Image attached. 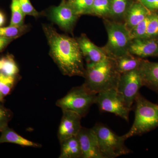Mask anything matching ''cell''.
Segmentation results:
<instances>
[{
    "label": "cell",
    "instance_id": "obj_1",
    "mask_svg": "<svg viewBox=\"0 0 158 158\" xmlns=\"http://www.w3.org/2000/svg\"><path fill=\"white\" fill-rule=\"evenodd\" d=\"M50 55L64 75L85 77L83 54L76 40L59 34L50 26H44Z\"/></svg>",
    "mask_w": 158,
    "mask_h": 158
},
{
    "label": "cell",
    "instance_id": "obj_2",
    "mask_svg": "<svg viewBox=\"0 0 158 158\" xmlns=\"http://www.w3.org/2000/svg\"><path fill=\"white\" fill-rule=\"evenodd\" d=\"M113 58L95 63L87 64L83 86L88 91L97 94L117 88L120 76Z\"/></svg>",
    "mask_w": 158,
    "mask_h": 158
},
{
    "label": "cell",
    "instance_id": "obj_3",
    "mask_svg": "<svg viewBox=\"0 0 158 158\" xmlns=\"http://www.w3.org/2000/svg\"><path fill=\"white\" fill-rule=\"evenodd\" d=\"M135 118L129 131L122 135L125 140L141 135L158 127V105L138 93L135 100Z\"/></svg>",
    "mask_w": 158,
    "mask_h": 158
},
{
    "label": "cell",
    "instance_id": "obj_4",
    "mask_svg": "<svg viewBox=\"0 0 158 158\" xmlns=\"http://www.w3.org/2000/svg\"><path fill=\"white\" fill-rule=\"evenodd\" d=\"M98 140L100 151L104 158H115L128 154L131 150L124 144V138L115 134L105 125L98 123L93 128Z\"/></svg>",
    "mask_w": 158,
    "mask_h": 158
},
{
    "label": "cell",
    "instance_id": "obj_5",
    "mask_svg": "<svg viewBox=\"0 0 158 158\" xmlns=\"http://www.w3.org/2000/svg\"><path fill=\"white\" fill-rule=\"evenodd\" d=\"M105 23L108 39L104 48L109 56L115 59L128 53L132 39L125 24L110 21Z\"/></svg>",
    "mask_w": 158,
    "mask_h": 158
},
{
    "label": "cell",
    "instance_id": "obj_6",
    "mask_svg": "<svg viewBox=\"0 0 158 158\" xmlns=\"http://www.w3.org/2000/svg\"><path fill=\"white\" fill-rule=\"evenodd\" d=\"M96 95L88 91L82 85L72 88L65 96L57 101L56 105L62 110L72 111L84 117L91 106L95 104Z\"/></svg>",
    "mask_w": 158,
    "mask_h": 158
},
{
    "label": "cell",
    "instance_id": "obj_7",
    "mask_svg": "<svg viewBox=\"0 0 158 158\" xmlns=\"http://www.w3.org/2000/svg\"><path fill=\"white\" fill-rule=\"evenodd\" d=\"M142 86L138 69L120 75L116 90L125 104L131 110L132 109L133 104Z\"/></svg>",
    "mask_w": 158,
    "mask_h": 158
},
{
    "label": "cell",
    "instance_id": "obj_8",
    "mask_svg": "<svg viewBox=\"0 0 158 158\" xmlns=\"http://www.w3.org/2000/svg\"><path fill=\"white\" fill-rule=\"evenodd\" d=\"M95 104L102 113H113L128 122L129 114L131 110L125 104L116 88L97 94Z\"/></svg>",
    "mask_w": 158,
    "mask_h": 158
},
{
    "label": "cell",
    "instance_id": "obj_9",
    "mask_svg": "<svg viewBox=\"0 0 158 158\" xmlns=\"http://www.w3.org/2000/svg\"><path fill=\"white\" fill-rule=\"evenodd\" d=\"M82 158H104L100 151L97 137L93 128L82 127L77 135Z\"/></svg>",
    "mask_w": 158,
    "mask_h": 158
},
{
    "label": "cell",
    "instance_id": "obj_10",
    "mask_svg": "<svg viewBox=\"0 0 158 158\" xmlns=\"http://www.w3.org/2000/svg\"><path fill=\"white\" fill-rule=\"evenodd\" d=\"M62 116L59 124L58 137L59 141L77 135L82 126V117L72 111L62 110Z\"/></svg>",
    "mask_w": 158,
    "mask_h": 158
},
{
    "label": "cell",
    "instance_id": "obj_11",
    "mask_svg": "<svg viewBox=\"0 0 158 158\" xmlns=\"http://www.w3.org/2000/svg\"><path fill=\"white\" fill-rule=\"evenodd\" d=\"M50 16L52 20L62 28L70 31L76 21L78 15L70 3L63 1L59 6L52 9Z\"/></svg>",
    "mask_w": 158,
    "mask_h": 158
},
{
    "label": "cell",
    "instance_id": "obj_12",
    "mask_svg": "<svg viewBox=\"0 0 158 158\" xmlns=\"http://www.w3.org/2000/svg\"><path fill=\"white\" fill-rule=\"evenodd\" d=\"M83 54L88 61V64L98 63L111 58L104 48L98 47L91 42L85 34L77 40Z\"/></svg>",
    "mask_w": 158,
    "mask_h": 158
},
{
    "label": "cell",
    "instance_id": "obj_13",
    "mask_svg": "<svg viewBox=\"0 0 158 158\" xmlns=\"http://www.w3.org/2000/svg\"><path fill=\"white\" fill-rule=\"evenodd\" d=\"M128 52L140 58L158 57V41L155 38H137L132 40Z\"/></svg>",
    "mask_w": 158,
    "mask_h": 158
},
{
    "label": "cell",
    "instance_id": "obj_14",
    "mask_svg": "<svg viewBox=\"0 0 158 158\" xmlns=\"http://www.w3.org/2000/svg\"><path fill=\"white\" fill-rule=\"evenodd\" d=\"M143 86L158 94V62L142 60L138 68Z\"/></svg>",
    "mask_w": 158,
    "mask_h": 158
},
{
    "label": "cell",
    "instance_id": "obj_15",
    "mask_svg": "<svg viewBox=\"0 0 158 158\" xmlns=\"http://www.w3.org/2000/svg\"><path fill=\"white\" fill-rule=\"evenodd\" d=\"M151 14V11L140 2L133 3L129 6L125 15V24L129 30H131Z\"/></svg>",
    "mask_w": 158,
    "mask_h": 158
},
{
    "label": "cell",
    "instance_id": "obj_16",
    "mask_svg": "<svg viewBox=\"0 0 158 158\" xmlns=\"http://www.w3.org/2000/svg\"><path fill=\"white\" fill-rule=\"evenodd\" d=\"M1 132L0 144L5 143H10L26 147H41V145L40 144L28 140L22 136L20 135L14 130L10 128L8 126L5 128Z\"/></svg>",
    "mask_w": 158,
    "mask_h": 158
},
{
    "label": "cell",
    "instance_id": "obj_17",
    "mask_svg": "<svg viewBox=\"0 0 158 158\" xmlns=\"http://www.w3.org/2000/svg\"><path fill=\"white\" fill-rule=\"evenodd\" d=\"M59 142L61 144L59 158H82L81 148L77 136Z\"/></svg>",
    "mask_w": 158,
    "mask_h": 158
},
{
    "label": "cell",
    "instance_id": "obj_18",
    "mask_svg": "<svg viewBox=\"0 0 158 158\" xmlns=\"http://www.w3.org/2000/svg\"><path fill=\"white\" fill-rule=\"evenodd\" d=\"M114 59L116 68L120 74L138 69L143 60L129 53Z\"/></svg>",
    "mask_w": 158,
    "mask_h": 158
},
{
    "label": "cell",
    "instance_id": "obj_19",
    "mask_svg": "<svg viewBox=\"0 0 158 158\" xmlns=\"http://www.w3.org/2000/svg\"><path fill=\"white\" fill-rule=\"evenodd\" d=\"M19 69L14 58L11 55H7L0 59V73L9 76H16Z\"/></svg>",
    "mask_w": 158,
    "mask_h": 158
},
{
    "label": "cell",
    "instance_id": "obj_20",
    "mask_svg": "<svg viewBox=\"0 0 158 158\" xmlns=\"http://www.w3.org/2000/svg\"><path fill=\"white\" fill-rule=\"evenodd\" d=\"M111 10L110 0H94L90 14L99 16L110 15Z\"/></svg>",
    "mask_w": 158,
    "mask_h": 158
},
{
    "label": "cell",
    "instance_id": "obj_21",
    "mask_svg": "<svg viewBox=\"0 0 158 158\" xmlns=\"http://www.w3.org/2000/svg\"><path fill=\"white\" fill-rule=\"evenodd\" d=\"M11 17L10 25L11 26L23 25L24 18L25 15L24 14L21 8L19 0H12L11 6Z\"/></svg>",
    "mask_w": 158,
    "mask_h": 158
},
{
    "label": "cell",
    "instance_id": "obj_22",
    "mask_svg": "<svg viewBox=\"0 0 158 158\" xmlns=\"http://www.w3.org/2000/svg\"><path fill=\"white\" fill-rule=\"evenodd\" d=\"M111 10L110 15L114 17L125 15L129 6V0H110Z\"/></svg>",
    "mask_w": 158,
    "mask_h": 158
},
{
    "label": "cell",
    "instance_id": "obj_23",
    "mask_svg": "<svg viewBox=\"0 0 158 158\" xmlns=\"http://www.w3.org/2000/svg\"><path fill=\"white\" fill-rule=\"evenodd\" d=\"M94 0H73L69 3L78 16L90 14Z\"/></svg>",
    "mask_w": 158,
    "mask_h": 158
},
{
    "label": "cell",
    "instance_id": "obj_24",
    "mask_svg": "<svg viewBox=\"0 0 158 158\" xmlns=\"http://www.w3.org/2000/svg\"><path fill=\"white\" fill-rule=\"evenodd\" d=\"M27 29V27L23 25L1 27H0V36L14 39L24 33Z\"/></svg>",
    "mask_w": 158,
    "mask_h": 158
},
{
    "label": "cell",
    "instance_id": "obj_25",
    "mask_svg": "<svg viewBox=\"0 0 158 158\" xmlns=\"http://www.w3.org/2000/svg\"><path fill=\"white\" fill-rule=\"evenodd\" d=\"M150 15L133 28L130 30L132 39L144 38L146 36L148 25L149 22Z\"/></svg>",
    "mask_w": 158,
    "mask_h": 158
},
{
    "label": "cell",
    "instance_id": "obj_26",
    "mask_svg": "<svg viewBox=\"0 0 158 158\" xmlns=\"http://www.w3.org/2000/svg\"><path fill=\"white\" fill-rule=\"evenodd\" d=\"M158 37V14L152 13L150 15L146 36L144 38H155Z\"/></svg>",
    "mask_w": 158,
    "mask_h": 158
},
{
    "label": "cell",
    "instance_id": "obj_27",
    "mask_svg": "<svg viewBox=\"0 0 158 158\" xmlns=\"http://www.w3.org/2000/svg\"><path fill=\"white\" fill-rule=\"evenodd\" d=\"M15 83V76H9L3 74L1 81V89L4 98L11 92Z\"/></svg>",
    "mask_w": 158,
    "mask_h": 158
},
{
    "label": "cell",
    "instance_id": "obj_28",
    "mask_svg": "<svg viewBox=\"0 0 158 158\" xmlns=\"http://www.w3.org/2000/svg\"><path fill=\"white\" fill-rule=\"evenodd\" d=\"M0 102V132L8 126V123L12 118L11 110L7 109Z\"/></svg>",
    "mask_w": 158,
    "mask_h": 158
},
{
    "label": "cell",
    "instance_id": "obj_29",
    "mask_svg": "<svg viewBox=\"0 0 158 158\" xmlns=\"http://www.w3.org/2000/svg\"><path fill=\"white\" fill-rule=\"evenodd\" d=\"M23 12L25 15L37 17L39 13L32 6L30 0H19Z\"/></svg>",
    "mask_w": 158,
    "mask_h": 158
},
{
    "label": "cell",
    "instance_id": "obj_30",
    "mask_svg": "<svg viewBox=\"0 0 158 158\" xmlns=\"http://www.w3.org/2000/svg\"><path fill=\"white\" fill-rule=\"evenodd\" d=\"M150 11L158 10V0H138Z\"/></svg>",
    "mask_w": 158,
    "mask_h": 158
},
{
    "label": "cell",
    "instance_id": "obj_31",
    "mask_svg": "<svg viewBox=\"0 0 158 158\" xmlns=\"http://www.w3.org/2000/svg\"><path fill=\"white\" fill-rule=\"evenodd\" d=\"M13 39L0 36V52Z\"/></svg>",
    "mask_w": 158,
    "mask_h": 158
},
{
    "label": "cell",
    "instance_id": "obj_32",
    "mask_svg": "<svg viewBox=\"0 0 158 158\" xmlns=\"http://www.w3.org/2000/svg\"><path fill=\"white\" fill-rule=\"evenodd\" d=\"M6 21V17L2 12L0 11V27H2Z\"/></svg>",
    "mask_w": 158,
    "mask_h": 158
},
{
    "label": "cell",
    "instance_id": "obj_33",
    "mask_svg": "<svg viewBox=\"0 0 158 158\" xmlns=\"http://www.w3.org/2000/svg\"><path fill=\"white\" fill-rule=\"evenodd\" d=\"M3 73H0V102H2L4 100V98L3 97L2 95V91H1V81L2 80V77Z\"/></svg>",
    "mask_w": 158,
    "mask_h": 158
},
{
    "label": "cell",
    "instance_id": "obj_34",
    "mask_svg": "<svg viewBox=\"0 0 158 158\" xmlns=\"http://www.w3.org/2000/svg\"><path fill=\"white\" fill-rule=\"evenodd\" d=\"M71 1H73V0H71Z\"/></svg>",
    "mask_w": 158,
    "mask_h": 158
}]
</instances>
